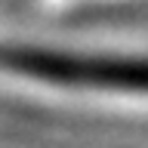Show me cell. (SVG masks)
I'll return each instance as SVG.
<instances>
[{"instance_id": "cell-1", "label": "cell", "mask_w": 148, "mask_h": 148, "mask_svg": "<svg viewBox=\"0 0 148 148\" xmlns=\"http://www.w3.org/2000/svg\"><path fill=\"white\" fill-rule=\"evenodd\" d=\"M0 71L62 83V86H99V90L148 92V59L71 56V53H56V49L3 43L0 40Z\"/></svg>"}]
</instances>
